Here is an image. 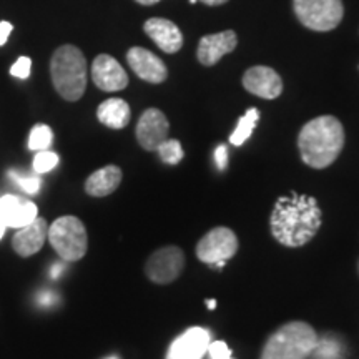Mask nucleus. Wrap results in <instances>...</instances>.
Here are the masks:
<instances>
[{"instance_id":"nucleus-1","label":"nucleus","mask_w":359,"mask_h":359,"mask_svg":"<svg viewBox=\"0 0 359 359\" xmlns=\"http://www.w3.org/2000/svg\"><path fill=\"white\" fill-rule=\"evenodd\" d=\"M321 223L323 213L316 198L293 191L276 200L269 217V230L278 243L299 248L316 236Z\"/></svg>"},{"instance_id":"nucleus-2","label":"nucleus","mask_w":359,"mask_h":359,"mask_svg":"<svg viewBox=\"0 0 359 359\" xmlns=\"http://www.w3.org/2000/svg\"><path fill=\"white\" fill-rule=\"evenodd\" d=\"M302 158L308 167L323 170L333 165L344 147V128L331 115L318 116L302 128L298 137Z\"/></svg>"},{"instance_id":"nucleus-3","label":"nucleus","mask_w":359,"mask_h":359,"mask_svg":"<svg viewBox=\"0 0 359 359\" xmlns=\"http://www.w3.org/2000/svg\"><path fill=\"white\" fill-rule=\"evenodd\" d=\"M53 87L64 100L77 102L87 88V60L75 45H62L50 60Z\"/></svg>"},{"instance_id":"nucleus-4","label":"nucleus","mask_w":359,"mask_h":359,"mask_svg":"<svg viewBox=\"0 0 359 359\" xmlns=\"http://www.w3.org/2000/svg\"><path fill=\"white\" fill-rule=\"evenodd\" d=\"M318 334L304 321H290L269 336L259 359H308L316 348Z\"/></svg>"},{"instance_id":"nucleus-5","label":"nucleus","mask_w":359,"mask_h":359,"mask_svg":"<svg viewBox=\"0 0 359 359\" xmlns=\"http://www.w3.org/2000/svg\"><path fill=\"white\" fill-rule=\"evenodd\" d=\"M47 240L64 262H79L88 248V236L85 224L77 217L65 215L48 226Z\"/></svg>"},{"instance_id":"nucleus-6","label":"nucleus","mask_w":359,"mask_h":359,"mask_svg":"<svg viewBox=\"0 0 359 359\" xmlns=\"http://www.w3.org/2000/svg\"><path fill=\"white\" fill-rule=\"evenodd\" d=\"M293 7L299 22L316 32L336 29L344 15L341 0H293Z\"/></svg>"},{"instance_id":"nucleus-7","label":"nucleus","mask_w":359,"mask_h":359,"mask_svg":"<svg viewBox=\"0 0 359 359\" xmlns=\"http://www.w3.org/2000/svg\"><path fill=\"white\" fill-rule=\"evenodd\" d=\"M238 251V238L233 230L218 226L210 230L196 245V257L210 266L223 268Z\"/></svg>"},{"instance_id":"nucleus-8","label":"nucleus","mask_w":359,"mask_h":359,"mask_svg":"<svg viewBox=\"0 0 359 359\" xmlns=\"http://www.w3.org/2000/svg\"><path fill=\"white\" fill-rule=\"evenodd\" d=\"M185 268V255L178 246H165L156 250L147 259L145 275L156 285H168L182 275Z\"/></svg>"},{"instance_id":"nucleus-9","label":"nucleus","mask_w":359,"mask_h":359,"mask_svg":"<svg viewBox=\"0 0 359 359\" xmlns=\"http://www.w3.org/2000/svg\"><path fill=\"white\" fill-rule=\"evenodd\" d=\"M170 123L163 111L158 109H148L142 114L137 123V140L147 151H156L161 143L168 138Z\"/></svg>"},{"instance_id":"nucleus-10","label":"nucleus","mask_w":359,"mask_h":359,"mask_svg":"<svg viewBox=\"0 0 359 359\" xmlns=\"http://www.w3.org/2000/svg\"><path fill=\"white\" fill-rule=\"evenodd\" d=\"M92 80L103 92H120L127 88L128 75L111 55L102 53L93 60Z\"/></svg>"},{"instance_id":"nucleus-11","label":"nucleus","mask_w":359,"mask_h":359,"mask_svg":"<svg viewBox=\"0 0 359 359\" xmlns=\"http://www.w3.org/2000/svg\"><path fill=\"white\" fill-rule=\"evenodd\" d=\"M210 331L195 326L187 330L182 336L173 341L167 353V359H203L208 353Z\"/></svg>"},{"instance_id":"nucleus-12","label":"nucleus","mask_w":359,"mask_h":359,"mask_svg":"<svg viewBox=\"0 0 359 359\" xmlns=\"http://www.w3.org/2000/svg\"><path fill=\"white\" fill-rule=\"evenodd\" d=\"M243 87L264 100H275L283 92V80L269 67H251L243 75Z\"/></svg>"},{"instance_id":"nucleus-13","label":"nucleus","mask_w":359,"mask_h":359,"mask_svg":"<svg viewBox=\"0 0 359 359\" xmlns=\"http://www.w3.org/2000/svg\"><path fill=\"white\" fill-rule=\"evenodd\" d=\"M39 217V208L34 201L19 195H4L0 198V218L7 224V228H19L32 223Z\"/></svg>"},{"instance_id":"nucleus-14","label":"nucleus","mask_w":359,"mask_h":359,"mask_svg":"<svg viewBox=\"0 0 359 359\" xmlns=\"http://www.w3.org/2000/svg\"><path fill=\"white\" fill-rule=\"evenodd\" d=\"M48 236V224L37 217L32 223L19 228L12 238V248L22 258H29L43 248Z\"/></svg>"},{"instance_id":"nucleus-15","label":"nucleus","mask_w":359,"mask_h":359,"mask_svg":"<svg viewBox=\"0 0 359 359\" xmlns=\"http://www.w3.org/2000/svg\"><path fill=\"white\" fill-rule=\"evenodd\" d=\"M127 62L132 67V70L142 80L150 83H161L167 80V65L160 60L155 53L142 47L130 48L127 53Z\"/></svg>"},{"instance_id":"nucleus-16","label":"nucleus","mask_w":359,"mask_h":359,"mask_svg":"<svg viewBox=\"0 0 359 359\" xmlns=\"http://www.w3.org/2000/svg\"><path fill=\"white\" fill-rule=\"evenodd\" d=\"M238 45L236 34L233 30L206 35L198 43V60L205 67H212L222 60L223 55L233 52Z\"/></svg>"},{"instance_id":"nucleus-17","label":"nucleus","mask_w":359,"mask_h":359,"mask_svg":"<svg viewBox=\"0 0 359 359\" xmlns=\"http://www.w3.org/2000/svg\"><path fill=\"white\" fill-rule=\"evenodd\" d=\"M145 34L165 53H177L183 47V35L173 22L167 19H150L143 25Z\"/></svg>"},{"instance_id":"nucleus-18","label":"nucleus","mask_w":359,"mask_h":359,"mask_svg":"<svg viewBox=\"0 0 359 359\" xmlns=\"http://www.w3.org/2000/svg\"><path fill=\"white\" fill-rule=\"evenodd\" d=\"M122 170L116 165H107L97 172H93L85 182V191L90 196L103 198L114 193L122 183Z\"/></svg>"},{"instance_id":"nucleus-19","label":"nucleus","mask_w":359,"mask_h":359,"mask_svg":"<svg viewBox=\"0 0 359 359\" xmlns=\"http://www.w3.org/2000/svg\"><path fill=\"white\" fill-rule=\"evenodd\" d=\"M97 118L105 127L122 130L130 123L132 110H130L128 103L122 98H109V100L102 102L100 107L97 109Z\"/></svg>"},{"instance_id":"nucleus-20","label":"nucleus","mask_w":359,"mask_h":359,"mask_svg":"<svg viewBox=\"0 0 359 359\" xmlns=\"http://www.w3.org/2000/svg\"><path fill=\"white\" fill-rule=\"evenodd\" d=\"M259 120V111L258 109H250L246 114L238 120L236 128L233 130V133L230 135V143L235 147H241L243 143L250 140L251 133H253L255 127H257Z\"/></svg>"},{"instance_id":"nucleus-21","label":"nucleus","mask_w":359,"mask_h":359,"mask_svg":"<svg viewBox=\"0 0 359 359\" xmlns=\"http://www.w3.org/2000/svg\"><path fill=\"white\" fill-rule=\"evenodd\" d=\"M53 142V132L48 125L39 123L30 130L29 135V150L32 151H42L48 150Z\"/></svg>"},{"instance_id":"nucleus-22","label":"nucleus","mask_w":359,"mask_h":359,"mask_svg":"<svg viewBox=\"0 0 359 359\" xmlns=\"http://www.w3.org/2000/svg\"><path fill=\"white\" fill-rule=\"evenodd\" d=\"M8 177H11L12 182H15V185L19 187L22 191L27 193V195H37L40 187H42V180H40L37 175L22 173L17 172V170H11V172H8Z\"/></svg>"},{"instance_id":"nucleus-23","label":"nucleus","mask_w":359,"mask_h":359,"mask_svg":"<svg viewBox=\"0 0 359 359\" xmlns=\"http://www.w3.org/2000/svg\"><path fill=\"white\" fill-rule=\"evenodd\" d=\"M156 151H158L160 158L168 165H177L183 160V156H185V151H183L182 143H180L178 140H175V138H167V140H165L158 148H156Z\"/></svg>"},{"instance_id":"nucleus-24","label":"nucleus","mask_w":359,"mask_h":359,"mask_svg":"<svg viewBox=\"0 0 359 359\" xmlns=\"http://www.w3.org/2000/svg\"><path fill=\"white\" fill-rule=\"evenodd\" d=\"M316 354V359H341L343 358V348H341L339 341L333 338H325L320 341L318 338L316 348L313 349Z\"/></svg>"},{"instance_id":"nucleus-25","label":"nucleus","mask_w":359,"mask_h":359,"mask_svg":"<svg viewBox=\"0 0 359 359\" xmlns=\"http://www.w3.org/2000/svg\"><path fill=\"white\" fill-rule=\"evenodd\" d=\"M58 165V155L50 150L37 151L34 156V172L37 175L52 172Z\"/></svg>"},{"instance_id":"nucleus-26","label":"nucleus","mask_w":359,"mask_h":359,"mask_svg":"<svg viewBox=\"0 0 359 359\" xmlns=\"http://www.w3.org/2000/svg\"><path fill=\"white\" fill-rule=\"evenodd\" d=\"M30 70H32V60L29 57H19L15 64L12 65L11 75L20 80H25L30 77Z\"/></svg>"},{"instance_id":"nucleus-27","label":"nucleus","mask_w":359,"mask_h":359,"mask_svg":"<svg viewBox=\"0 0 359 359\" xmlns=\"http://www.w3.org/2000/svg\"><path fill=\"white\" fill-rule=\"evenodd\" d=\"M208 353L212 359H233L231 358V349L226 346L224 341H215V343H210Z\"/></svg>"},{"instance_id":"nucleus-28","label":"nucleus","mask_w":359,"mask_h":359,"mask_svg":"<svg viewBox=\"0 0 359 359\" xmlns=\"http://www.w3.org/2000/svg\"><path fill=\"white\" fill-rule=\"evenodd\" d=\"M215 161H217V168L219 172H223L228 165V150L224 145H219L217 150H215Z\"/></svg>"},{"instance_id":"nucleus-29","label":"nucleus","mask_w":359,"mask_h":359,"mask_svg":"<svg viewBox=\"0 0 359 359\" xmlns=\"http://www.w3.org/2000/svg\"><path fill=\"white\" fill-rule=\"evenodd\" d=\"M12 30H13V25L11 24V22H6V20L0 22V47L7 43V40H8V37H11Z\"/></svg>"},{"instance_id":"nucleus-30","label":"nucleus","mask_w":359,"mask_h":359,"mask_svg":"<svg viewBox=\"0 0 359 359\" xmlns=\"http://www.w3.org/2000/svg\"><path fill=\"white\" fill-rule=\"evenodd\" d=\"M200 2H203L205 6L215 7V6H223V4L228 2V0H200Z\"/></svg>"},{"instance_id":"nucleus-31","label":"nucleus","mask_w":359,"mask_h":359,"mask_svg":"<svg viewBox=\"0 0 359 359\" xmlns=\"http://www.w3.org/2000/svg\"><path fill=\"white\" fill-rule=\"evenodd\" d=\"M138 4H142V6H155V4H158L160 0H137Z\"/></svg>"},{"instance_id":"nucleus-32","label":"nucleus","mask_w":359,"mask_h":359,"mask_svg":"<svg viewBox=\"0 0 359 359\" xmlns=\"http://www.w3.org/2000/svg\"><path fill=\"white\" fill-rule=\"evenodd\" d=\"M6 231H7V224L2 222V218H0V240H2L4 235H6Z\"/></svg>"},{"instance_id":"nucleus-33","label":"nucleus","mask_w":359,"mask_h":359,"mask_svg":"<svg viewBox=\"0 0 359 359\" xmlns=\"http://www.w3.org/2000/svg\"><path fill=\"white\" fill-rule=\"evenodd\" d=\"M53 268H55V271H52V276L55 278V276L58 275V273H60V269L64 268V266H62V264H55V266H53Z\"/></svg>"},{"instance_id":"nucleus-34","label":"nucleus","mask_w":359,"mask_h":359,"mask_svg":"<svg viewBox=\"0 0 359 359\" xmlns=\"http://www.w3.org/2000/svg\"><path fill=\"white\" fill-rule=\"evenodd\" d=\"M206 304H208V309H215V306H217V302H215V299H208Z\"/></svg>"},{"instance_id":"nucleus-35","label":"nucleus","mask_w":359,"mask_h":359,"mask_svg":"<svg viewBox=\"0 0 359 359\" xmlns=\"http://www.w3.org/2000/svg\"><path fill=\"white\" fill-rule=\"evenodd\" d=\"M190 2H191V4H196V2H198V0H190Z\"/></svg>"},{"instance_id":"nucleus-36","label":"nucleus","mask_w":359,"mask_h":359,"mask_svg":"<svg viewBox=\"0 0 359 359\" xmlns=\"http://www.w3.org/2000/svg\"><path fill=\"white\" fill-rule=\"evenodd\" d=\"M107 359H116V358H114V356H111V358H107Z\"/></svg>"}]
</instances>
